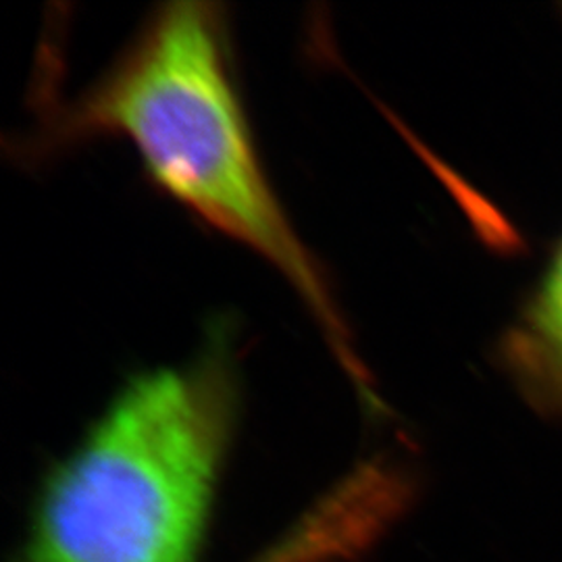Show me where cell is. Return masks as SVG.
Segmentation results:
<instances>
[{
	"label": "cell",
	"instance_id": "cell-1",
	"mask_svg": "<svg viewBox=\"0 0 562 562\" xmlns=\"http://www.w3.org/2000/svg\"><path fill=\"white\" fill-rule=\"evenodd\" d=\"M125 136L150 180L241 241L294 285L367 408H382L319 262L265 173L234 80L227 23L213 2H171L78 99L44 117L34 150Z\"/></svg>",
	"mask_w": 562,
	"mask_h": 562
},
{
	"label": "cell",
	"instance_id": "cell-2",
	"mask_svg": "<svg viewBox=\"0 0 562 562\" xmlns=\"http://www.w3.org/2000/svg\"><path fill=\"white\" fill-rule=\"evenodd\" d=\"M240 408L234 350L132 378L44 485L18 562H196Z\"/></svg>",
	"mask_w": 562,
	"mask_h": 562
},
{
	"label": "cell",
	"instance_id": "cell-3",
	"mask_svg": "<svg viewBox=\"0 0 562 562\" xmlns=\"http://www.w3.org/2000/svg\"><path fill=\"white\" fill-rule=\"evenodd\" d=\"M501 362L522 401L543 417L562 422V236L501 340Z\"/></svg>",
	"mask_w": 562,
	"mask_h": 562
},
{
	"label": "cell",
	"instance_id": "cell-4",
	"mask_svg": "<svg viewBox=\"0 0 562 562\" xmlns=\"http://www.w3.org/2000/svg\"><path fill=\"white\" fill-rule=\"evenodd\" d=\"M261 562H285V559H283L281 554H278V552H269V554L262 557Z\"/></svg>",
	"mask_w": 562,
	"mask_h": 562
}]
</instances>
